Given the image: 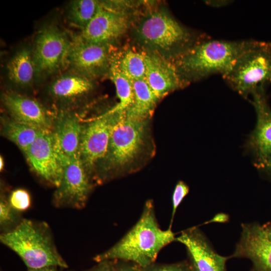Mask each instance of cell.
I'll return each mask as SVG.
<instances>
[{"mask_svg": "<svg viewBox=\"0 0 271 271\" xmlns=\"http://www.w3.org/2000/svg\"><path fill=\"white\" fill-rule=\"evenodd\" d=\"M175 239L171 228H161L153 202L148 200L133 226L114 245L96 255L94 260L97 262L120 260L144 267L154 263L160 251Z\"/></svg>", "mask_w": 271, "mask_h": 271, "instance_id": "1", "label": "cell"}, {"mask_svg": "<svg viewBox=\"0 0 271 271\" xmlns=\"http://www.w3.org/2000/svg\"><path fill=\"white\" fill-rule=\"evenodd\" d=\"M256 40H200L173 61L181 79L188 85L214 74L223 76Z\"/></svg>", "mask_w": 271, "mask_h": 271, "instance_id": "2", "label": "cell"}, {"mask_svg": "<svg viewBox=\"0 0 271 271\" xmlns=\"http://www.w3.org/2000/svg\"><path fill=\"white\" fill-rule=\"evenodd\" d=\"M136 37L148 52L174 61L205 34H194L167 11L156 10L144 17L136 27Z\"/></svg>", "mask_w": 271, "mask_h": 271, "instance_id": "3", "label": "cell"}, {"mask_svg": "<svg viewBox=\"0 0 271 271\" xmlns=\"http://www.w3.org/2000/svg\"><path fill=\"white\" fill-rule=\"evenodd\" d=\"M0 240L19 255L28 268L68 267L58 252L50 229L45 222L23 219L13 229L2 232Z\"/></svg>", "mask_w": 271, "mask_h": 271, "instance_id": "4", "label": "cell"}, {"mask_svg": "<svg viewBox=\"0 0 271 271\" xmlns=\"http://www.w3.org/2000/svg\"><path fill=\"white\" fill-rule=\"evenodd\" d=\"M147 119L123 114L114 125L106 154L96 173L97 183L129 171L131 164L142 153L145 146Z\"/></svg>", "mask_w": 271, "mask_h": 271, "instance_id": "5", "label": "cell"}, {"mask_svg": "<svg viewBox=\"0 0 271 271\" xmlns=\"http://www.w3.org/2000/svg\"><path fill=\"white\" fill-rule=\"evenodd\" d=\"M222 77L245 98L271 83V42L256 40Z\"/></svg>", "mask_w": 271, "mask_h": 271, "instance_id": "6", "label": "cell"}, {"mask_svg": "<svg viewBox=\"0 0 271 271\" xmlns=\"http://www.w3.org/2000/svg\"><path fill=\"white\" fill-rule=\"evenodd\" d=\"M25 155L39 176L56 188L59 186L70 158L63 153L54 131L42 130Z\"/></svg>", "mask_w": 271, "mask_h": 271, "instance_id": "7", "label": "cell"}, {"mask_svg": "<svg viewBox=\"0 0 271 271\" xmlns=\"http://www.w3.org/2000/svg\"><path fill=\"white\" fill-rule=\"evenodd\" d=\"M122 115L108 110L82 128L78 155L85 168L96 179V164L104 158L113 128Z\"/></svg>", "mask_w": 271, "mask_h": 271, "instance_id": "8", "label": "cell"}, {"mask_svg": "<svg viewBox=\"0 0 271 271\" xmlns=\"http://www.w3.org/2000/svg\"><path fill=\"white\" fill-rule=\"evenodd\" d=\"M72 41L55 26H47L38 34L33 54L36 74H51L67 66Z\"/></svg>", "mask_w": 271, "mask_h": 271, "instance_id": "9", "label": "cell"}, {"mask_svg": "<svg viewBox=\"0 0 271 271\" xmlns=\"http://www.w3.org/2000/svg\"><path fill=\"white\" fill-rule=\"evenodd\" d=\"M95 177L83 166L79 155L70 158L64 166L62 180L54 195L57 207L82 209L85 206Z\"/></svg>", "mask_w": 271, "mask_h": 271, "instance_id": "10", "label": "cell"}, {"mask_svg": "<svg viewBox=\"0 0 271 271\" xmlns=\"http://www.w3.org/2000/svg\"><path fill=\"white\" fill-rule=\"evenodd\" d=\"M112 58L109 44L88 42L77 37L72 41L67 66L90 79L109 70Z\"/></svg>", "mask_w": 271, "mask_h": 271, "instance_id": "11", "label": "cell"}, {"mask_svg": "<svg viewBox=\"0 0 271 271\" xmlns=\"http://www.w3.org/2000/svg\"><path fill=\"white\" fill-rule=\"evenodd\" d=\"M128 23L124 12L99 3L95 15L78 37L88 42L110 45L125 32Z\"/></svg>", "mask_w": 271, "mask_h": 271, "instance_id": "12", "label": "cell"}, {"mask_svg": "<svg viewBox=\"0 0 271 271\" xmlns=\"http://www.w3.org/2000/svg\"><path fill=\"white\" fill-rule=\"evenodd\" d=\"M232 256L250 259L252 271H271V240L262 225H242L240 240Z\"/></svg>", "mask_w": 271, "mask_h": 271, "instance_id": "13", "label": "cell"}, {"mask_svg": "<svg viewBox=\"0 0 271 271\" xmlns=\"http://www.w3.org/2000/svg\"><path fill=\"white\" fill-rule=\"evenodd\" d=\"M251 95L256 124L248 144L256 156L257 165L265 167L271 156V109L265 97L264 88L257 89Z\"/></svg>", "mask_w": 271, "mask_h": 271, "instance_id": "14", "label": "cell"}, {"mask_svg": "<svg viewBox=\"0 0 271 271\" xmlns=\"http://www.w3.org/2000/svg\"><path fill=\"white\" fill-rule=\"evenodd\" d=\"M175 241L185 245L196 271H226L228 257L216 253L197 228L183 231Z\"/></svg>", "mask_w": 271, "mask_h": 271, "instance_id": "15", "label": "cell"}, {"mask_svg": "<svg viewBox=\"0 0 271 271\" xmlns=\"http://www.w3.org/2000/svg\"><path fill=\"white\" fill-rule=\"evenodd\" d=\"M144 53L146 64L145 79L159 99L187 85L181 79L172 61L155 53Z\"/></svg>", "mask_w": 271, "mask_h": 271, "instance_id": "16", "label": "cell"}, {"mask_svg": "<svg viewBox=\"0 0 271 271\" xmlns=\"http://www.w3.org/2000/svg\"><path fill=\"white\" fill-rule=\"evenodd\" d=\"M3 101L13 119L41 129L51 130L47 112L36 100L16 93L5 94Z\"/></svg>", "mask_w": 271, "mask_h": 271, "instance_id": "17", "label": "cell"}, {"mask_svg": "<svg viewBox=\"0 0 271 271\" xmlns=\"http://www.w3.org/2000/svg\"><path fill=\"white\" fill-rule=\"evenodd\" d=\"M82 128L74 114L63 113L58 117L54 132L63 153L69 158L78 155Z\"/></svg>", "mask_w": 271, "mask_h": 271, "instance_id": "18", "label": "cell"}, {"mask_svg": "<svg viewBox=\"0 0 271 271\" xmlns=\"http://www.w3.org/2000/svg\"><path fill=\"white\" fill-rule=\"evenodd\" d=\"M93 86L90 79L73 72L56 79L50 86V91L58 99L70 100L88 93Z\"/></svg>", "mask_w": 271, "mask_h": 271, "instance_id": "19", "label": "cell"}, {"mask_svg": "<svg viewBox=\"0 0 271 271\" xmlns=\"http://www.w3.org/2000/svg\"><path fill=\"white\" fill-rule=\"evenodd\" d=\"M9 79L21 87L30 86L36 74L33 54L28 49L18 51L7 64Z\"/></svg>", "mask_w": 271, "mask_h": 271, "instance_id": "20", "label": "cell"}, {"mask_svg": "<svg viewBox=\"0 0 271 271\" xmlns=\"http://www.w3.org/2000/svg\"><path fill=\"white\" fill-rule=\"evenodd\" d=\"M109 77L114 83L119 102L108 110L123 115L133 103L134 94L132 81L121 71L115 56H112L109 69Z\"/></svg>", "mask_w": 271, "mask_h": 271, "instance_id": "21", "label": "cell"}, {"mask_svg": "<svg viewBox=\"0 0 271 271\" xmlns=\"http://www.w3.org/2000/svg\"><path fill=\"white\" fill-rule=\"evenodd\" d=\"M134 100L124 114L129 117L147 119L151 115L159 99L145 79L132 81Z\"/></svg>", "mask_w": 271, "mask_h": 271, "instance_id": "22", "label": "cell"}, {"mask_svg": "<svg viewBox=\"0 0 271 271\" xmlns=\"http://www.w3.org/2000/svg\"><path fill=\"white\" fill-rule=\"evenodd\" d=\"M43 129L14 119L5 120L3 133L25 154Z\"/></svg>", "mask_w": 271, "mask_h": 271, "instance_id": "23", "label": "cell"}, {"mask_svg": "<svg viewBox=\"0 0 271 271\" xmlns=\"http://www.w3.org/2000/svg\"><path fill=\"white\" fill-rule=\"evenodd\" d=\"M115 57L121 71L131 81L145 79L146 64L144 52L128 49Z\"/></svg>", "mask_w": 271, "mask_h": 271, "instance_id": "24", "label": "cell"}, {"mask_svg": "<svg viewBox=\"0 0 271 271\" xmlns=\"http://www.w3.org/2000/svg\"><path fill=\"white\" fill-rule=\"evenodd\" d=\"M99 3L94 0H76L70 3L68 19L71 25L84 30L95 15Z\"/></svg>", "mask_w": 271, "mask_h": 271, "instance_id": "25", "label": "cell"}, {"mask_svg": "<svg viewBox=\"0 0 271 271\" xmlns=\"http://www.w3.org/2000/svg\"><path fill=\"white\" fill-rule=\"evenodd\" d=\"M21 213L10 205L8 199L1 195L0 199V226L3 232L15 228L22 220Z\"/></svg>", "mask_w": 271, "mask_h": 271, "instance_id": "26", "label": "cell"}, {"mask_svg": "<svg viewBox=\"0 0 271 271\" xmlns=\"http://www.w3.org/2000/svg\"><path fill=\"white\" fill-rule=\"evenodd\" d=\"M8 200L11 206L20 213L27 210L31 205L30 193L23 188H18L12 191Z\"/></svg>", "mask_w": 271, "mask_h": 271, "instance_id": "27", "label": "cell"}, {"mask_svg": "<svg viewBox=\"0 0 271 271\" xmlns=\"http://www.w3.org/2000/svg\"><path fill=\"white\" fill-rule=\"evenodd\" d=\"M191 263L182 261L172 264H157L153 263L141 267V271H191Z\"/></svg>", "mask_w": 271, "mask_h": 271, "instance_id": "28", "label": "cell"}, {"mask_svg": "<svg viewBox=\"0 0 271 271\" xmlns=\"http://www.w3.org/2000/svg\"><path fill=\"white\" fill-rule=\"evenodd\" d=\"M189 191V187L184 182L180 181L177 183L172 195V211L169 228H171L173 219L178 206L188 194Z\"/></svg>", "mask_w": 271, "mask_h": 271, "instance_id": "29", "label": "cell"}, {"mask_svg": "<svg viewBox=\"0 0 271 271\" xmlns=\"http://www.w3.org/2000/svg\"><path fill=\"white\" fill-rule=\"evenodd\" d=\"M116 271H141V267L137 264L120 260H114Z\"/></svg>", "mask_w": 271, "mask_h": 271, "instance_id": "30", "label": "cell"}, {"mask_svg": "<svg viewBox=\"0 0 271 271\" xmlns=\"http://www.w3.org/2000/svg\"><path fill=\"white\" fill-rule=\"evenodd\" d=\"M98 264L87 271H116L115 260H104L98 262Z\"/></svg>", "mask_w": 271, "mask_h": 271, "instance_id": "31", "label": "cell"}, {"mask_svg": "<svg viewBox=\"0 0 271 271\" xmlns=\"http://www.w3.org/2000/svg\"><path fill=\"white\" fill-rule=\"evenodd\" d=\"M207 5L212 7H221L229 4L228 1H205Z\"/></svg>", "mask_w": 271, "mask_h": 271, "instance_id": "32", "label": "cell"}, {"mask_svg": "<svg viewBox=\"0 0 271 271\" xmlns=\"http://www.w3.org/2000/svg\"><path fill=\"white\" fill-rule=\"evenodd\" d=\"M228 219V217L227 215L223 213H220L214 217L210 222H225L227 221Z\"/></svg>", "mask_w": 271, "mask_h": 271, "instance_id": "33", "label": "cell"}, {"mask_svg": "<svg viewBox=\"0 0 271 271\" xmlns=\"http://www.w3.org/2000/svg\"><path fill=\"white\" fill-rule=\"evenodd\" d=\"M57 266H50L39 268H28V271H59L57 269Z\"/></svg>", "mask_w": 271, "mask_h": 271, "instance_id": "34", "label": "cell"}, {"mask_svg": "<svg viewBox=\"0 0 271 271\" xmlns=\"http://www.w3.org/2000/svg\"><path fill=\"white\" fill-rule=\"evenodd\" d=\"M268 238L271 240V223L268 222L262 225Z\"/></svg>", "mask_w": 271, "mask_h": 271, "instance_id": "35", "label": "cell"}, {"mask_svg": "<svg viewBox=\"0 0 271 271\" xmlns=\"http://www.w3.org/2000/svg\"><path fill=\"white\" fill-rule=\"evenodd\" d=\"M4 167V159H3V157H2V156H1V157H0V170H1V171L3 170Z\"/></svg>", "mask_w": 271, "mask_h": 271, "instance_id": "36", "label": "cell"}, {"mask_svg": "<svg viewBox=\"0 0 271 271\" xmlns=\"http://www.w3.org/2000/svg\"><path fill=\"white\" fill-rule=\"evenodd\" d=\"M266 167L269 168L271 169V156L269 159Z\"/></svg>", "mask_w": 271, "mask_h": 271, "instance_id": "37", "label": "cell"}, {"mask_svg": "<svg viewBox=\"0 0 271 271\" xmlns=\"http://www.w3.org/2000/svg\"><path fill=\"white\" fill-rule=\"evenodd\" d=\"M192 266V265H191ZM191 271H196V270L192 266V270Z\"/></svg>", "mask_w": 271, "mask_h": 271, "instance_id": "38", "label": "cell"}, {"mask_svg": "<svg viewBox=\"0 0 271 271\" xmlns=\"http://www.w3.org/2000/svg\"><path fill=\"white\" fill-rule=\"evenodd\" d=\"M192 270V269H191Z\"/></svg>", "mask_w": 271, "mask_h": 271, "instance_id": "39", "label": "cell"}]
</instances>
